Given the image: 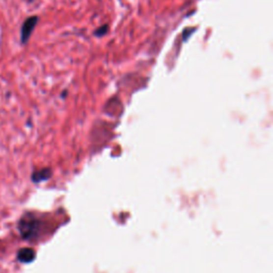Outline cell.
Returning <instances> with one entry per match:
<instances>
[{"label": "cell", "instance_id": "5", "mask_svg": "<svg viewBox=\"0 0 273 273\" xmlns=\"http://www.w3.org/2000/svg\"><path fill=\"white\" fill-rule=\"evenodd\" d=\"M108 30H109V26L108 25H104V26L102 27H99L96 31H95V35L96 36H103L106 34L108 32Z\"/></svg>", "mask_w": 273, "mask_h": 273}, {"label": "cell", "instance_id": "2", "mask_svg": "<svg viewBox=\"0 0 273 273\" xmlns=\"http://www.w3.org/2000/svg\"><path fill=\"white\" fill-rule=\"evenodd\" d=\"M39 23L38 16H30L25 20L21 27V43L23 45H26L29 42L31 35L33 33V30Z\"/></svg>", "mask_w": 273, "mask_h": 273}, {"label": "cell", "instance_id": "4", "mask_svg": "<svg viewBox=\"0 0 273 273\" xmlns=\"http://www.w3.org/2000/svg\"><path fill=\"white\" fill-rule=\"evenodd\" d=\"M52 176V170L49 167H44V169L38 170L32 173V176H31V179H32L33 183H41L47 181V179L51 178Z\"/></svg>", "mask_w": 273, "mask_h": 273}, {"label": "cell", "instance_id": "1", "mask_svg": "<svg viewBox=\"0 0 273 273\" xmlns=\"http://www.w3.org/2000/svg\"><path fill=\"white\" fill-rule=\"evenodd\" d=\"M18 231L24 239H34L40 232V221L33 215H25L18 222Z\"/></svg>", "mask_w": 273, "mask_h": 273}, {"label": "cell", "instance_id": "3", "mask_svg": "<svg viewBox=\"0 0 273 273\" xmlns=\"http://www.w3.org/2000/svg\"><path fill=\"white\" fill-rule=\"evenodd\" d=\"M35 258V252L31 247H24L17 252V259L23 264H29Z\"/></svg>", "mask_w": 273, "mask_h": 273}]
</instances>
